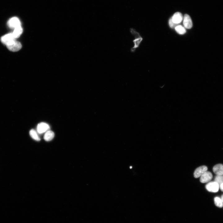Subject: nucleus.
I'll use <instances>...</instances> for the list:
<instances>
[{
    "label": "nucleus",
    "instance_id": "f8f14e48",
    "mask_svg": "<svg viewBox=\"0 0 223 223\" xmlns=\"http://www.w3.org/2000/svg\"><path fill=\"white\" fill-rule=\"evenodd\" d=\"M54 135V133L53 131L49 130L45 133L44 139L46 141H50L53 138Z\"/></svg>",
    "mask_w": 223,
    "mask_h": 223
},
{
    "label": "nucleus",
    "instance_id": "6ab92c4d",
    "mask_svg": "<svg viewBox=\"0 0 223 223\" xmlns=\"http://www.w3.org/2000/svg\"><path fill=\"white\" fill-rule=\"evenodd\" d=\"M219 187L221 191L223 192V183H222L219 186Z\"/></svg>",
    "mask_w": 223,
    "mask_h": 223
},
{
    "label": "nucleus",
    "instance_id": "6e6552de",
    "mask_svg": "<svg viewBox=\"0 0 223 223\" xmlns=\"http://www.w3.org/2000/svg\"><path fill=\"white\" fill-rule=\"evenodd\" d=\"M212 178V173L210 172L207 171L200 177V181L202 183H207L211 181Z\"/></svg>",
    "mask_w": 223,
    "mask_h": 223
},
{
    "label": "nucleus",
    "instance_id": "39448f33",
    "mask_svg": "<svg viewBox=\"0 0 223 223\" xmlns=\"http://www.w3.org/2000/svg\"><path fill=\"white\" fill-rule=\"evenodd\" d=\"M16 40L12 33H8L4 35L1 38V41L2 43L6 45Z\"/></svg>",
    "mask_w": 223,
    "mask_h": 223
},
{
    "label": "nucleus",
    "instance_id": "20e7f679",
    "mask_svg": "<svg viewBox=\"0 0 223 223\" xmlns=\"http://www.w3.org/2000/svg\"><path fill=\"white\" fill-rule=\"evenodd\" d=\"M7 25L10 28L14 29L16 27L21 26V24L19 18L14 17L9 20L7 22Z\"/></svg>",
    "mask_w": 223,
    "mask_h": 223
},
{
    "label": "nucleus",
    "instance_id": "4468645a",
    "mask_svg": "<svg viewBox=\"0 0 223 223\" xmlns=\"http://www.w3.org/2000/svg\"><path fill=\"white\" fill-rule=\"evenodd\" d=\"M29 134L31 137L37 141H39L41 139L36 131L33 129H31L29 131Z\"/></svg>",
    "mask_w": 223,
    "mask_h": 223
},
{
    "label": "nucleus",
    "instance_id": "f257e3e1",
    "mask_svg": "<svg viewBox=\"0 0 223 223\" xmlns=\"http://www.w3.org/2000/svg\"><path fill=\"white\" fill-rule=\"evenodd\" d=\"M130 31L131 34L133 35L135 37V39L133 41L134 43V46L130 50L131 51L133 52L135 51L137 48L138 47L142 39L141 38H137V37L138 35V34L134 29L130 28Z\"/></svg>",
    "mask_w": 223,
    "mask_h": 223
},
{
    "label": "nucleus",
    "instance_id": "1a4fd4ad",
    "mask_svg": "<svg viewBox=\"0 0 223 223\" xmlns=\"http://www.w3.org/2000/svg\"><path fill=\"white\" fill-rule=\"evenodd\" d=\"M183 24L184 27L187 29H190L192 26L191 19L188 14H185L184 16Z\"/></svg>",
    "mask_w": 223,
    "mask_h": 223
},
{
    "label": "nucleus",
    "instance_id": "9b49d317",
    "mask_svg": "<svg viewBox=\"0 0 223 223\" xmlns=\"http://www.w3.org/2000/svg\"><path fill=\"white\" fill-rule=\"evenodd\" d=\"M214 173L216 175H223V164H218L213 168Z\"/></svg>",
    "mask_w": 223,
    "mask_h": 223
},
{
    "label": "nucleus",
    "instance_id": "aec40b11",
    "mask_svg": "<svg viewBox=\"0 0 223 223\" xmlns=\"http://www.w3.org/2000/svg\"><path fill=\"white\" fill-rule=\"evenodd\" d=\"M221 199L222 202H223V195H221Z\"/></svg>",
    "mask_w": 223,
    "mask_h": 223
},
{
    "label": "nucleus",
    "instance_id": "a211bd4d",
    "mask_svg": "<svg viewBox=\"0 0 223 223\" xmlns=\"http://www.w3.org/2000/svg\"><path fill=\"white\" fill-rule=\"evenodd\" d=\"M169 24L170 27L171 28H173L176 24H177L174 23L172 20V18H171L169 20Z\"/></svg>",
    "mask_w": 223,
    "mask_h": 223
},
{
    "label": "nucleus",
    "instance_id": "f03ea898",
    "mask_svg": "<svg viewBox=\"0 0 223 223\" xmlns=\"http://www.w3.org/2000/svg\"><path fill=\"white\" fill-rule=\"evenodd\" d=\"M6 46L9 50L13 52L18 51L22 47L21 43L16 40L7 45Z\"/></svg>",
    "mask_w": 223,
    "mask_h": 223
},
{
    "label": "nucleus",
    "instance_id": "dca6fc26",
    "mask_svg": "<svg viewBox=\"0 0 223 223\" xmlns=\"http://www.w3.org/2000/svg\"><path fill=\"white\" fill-rule=\"evenodd\" d=\"M214 203L216 206L219 208L223 207V202L221 198L218 197H215L214 199Z\"/></svg>",
    "mask_w": 223,
    "mask_h": 223
},
{
    "label": "nucleus",
    "instance_id": "7ed1b4c3",
    "mask_svg": "<svg viewBox=\"0 0 223 223\" xmlns=\"http://www.w3.org/2000/svg\"><path fill=\"white\" fill-rule=\"evenodd\" d=\"M205 188L209 192H216L218 191L219 185L216 182L212 181L207 184L205 186Z\"/></svg>",
    "mask_w": 223,
    "mask_h": 223
},
{
    "label": "nucleus",
    "instance_id": "9d476101",
    "mask_svg": "<svg viewBox=\"0 0 223 223\" xmlns=\"http://www.w3.org/2000/svg\"><path fill=\"white\" fill-rule=\"evenodd\" d=\"M172 19L174 23L178 24L181 22L183 19V16L181 13L177 12L174 14Z\"/></svg>",
    "mask_w": 223,
    "mask_h": 223
},
{
    "label": "nucleus",
    "instance_id": "0eeeda50",
    "mask_svg": "<svg viewBox=\"0 0 223 223\" xmlns=\"http://www.w3.org/2000/svg\"><path fill=\"white\" fill-rule=\"evenodd\" d=\"M50 128L49 125L45 122H41L38 124L37 126V131L39 133H42L49 130Z\"/></svg>",
    "mask_w": 223,
    "mask_h": 223
},
{
    "label": "nucleus",
    "instance_id": "2eb2a0df",
    "mask_svg": "<svg viewBox=\"0 0 223 223\" xmlns=\"http://www.w3.org/2000/svg\"><path fill=\"white\" fill-rule=\"evenodd\" d=\"M175 30L179 34H183L186 32V30L184 27L181 25H178L175 28Z\"/></svg>",
    "mask_w": 223,
    "mask_h": 223
},
{
    "label": "nucleus",
    "instance_id": "ddd939ff",
    "mask_svg": "<svg viewBox=\"0 0 223 223\" xmlns=\"http://www.w3.org/2000/svg\"><path fill=\"white\" fill-rule=\"evenodd\" d=\"M23 32V29L21 26H19L14 29L12 34L15 38L19 37Z\"/></svg>",
    "mask_w": 223,
    "mask_h": 223
},
{
    "label": "nucleus",
    "instance_id": "423d86ee",
    "mask_svg": "<svg viewBox=\"0 0 223 223\" xmlns=\"http://www.w3.org/2000/svg\"><path fill=\"white\" fill-rule=\"evenodd\" d=\"M208 170L207 167L205 165L200 166L196 168L194 173V177L195 178L200 177L204 173Z\"/></svg>",
    "mask_w": 223,
    "mask_h": 223
},
{
    "label": "nucleus",
    "instance_id": "f3484780",
    "mask_svg": "<svg viewBox=\"0 0 223 223\" xmlns=\"http://www.w3.org/2000/svg\"><path fill=\"white\" fill-rule=\"evenodd\" d=\"M214 181L220 186L221 184L223 183V175H216L215 177Z\"/></svg>",
    "mask_w": 223,
    "mask_h": 223
}]
</instances>
